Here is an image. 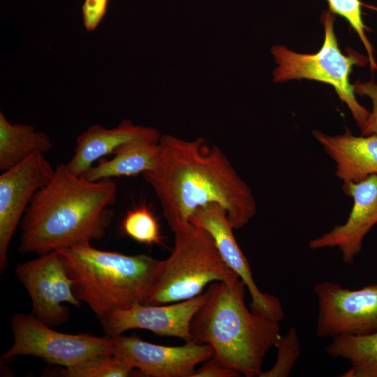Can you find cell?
I'll list each match as a JSON object with an SVG mask.
<instances>
[{"label":"cell","mask_w":377,"mask_h":377,"mask_svg":"<svg viewBox=\"0 0 377 377\" xmlns=\"http://www.w3.org/2000/svg\"><path fill=\"white\" fill-rule=\"evenodd\" d=\"M15 274L29 293L34 314L51 327L63 324L68 317V309L62 303L77 307L82 304L57 250L18 264Z\"/></svg>","instance_id":"9c48e42d"},{"label":"cell","mask_w":377,"mask_h":377,"mask_svg":"<svg viewBox=\"0 0 377 377\" xmlns=\"http://www.w3.org/2000/svg\"><path fill=\"white\" fill-rule=\"evenodd\" d=\"M52 147L50 137L34 126L11 124L0 112V170L4 172L34 154H44Z\"/></svg>","instance_id":"ac0fdd59"},{"label":"cell","mask_w":377,"mask_h":377,"mask_svg":"<svg viewBox=\"0 0 377 377\" xmlns=\"http://www.w3.org/2000/svg\"><path fill=\"white\" fill-rule=\"evenodd\" d=\"M54 172L43 154H34L0 175V271L7 266L8 246L35 193Z\"/></svg>","instance_id":"8fae6325"},{"label":"cell","mask_w":377,"mask_h":377,"mask_svg":"<svg viewBox=\"0 0 377 377\" xmlns=\"http://www.w3.org/2000/svg\"><path fill=\"white\" fill-rule=\"evenodd\" d=\"M174 247L161 266L146 305L174 303L196 297L215 281H230L239 276L223 260L212 236L191 223L171 230Z\"/></svg>","instance_id":"5b68a950"},{"label":"cell","mask_w":377,"mask_h":377,"mask_svg":"<svg viewBox=\"0 0 377 377\" xmlns=\"http://www.w3.org/2000/svg\"><path fill=\"white\" fill-rule=\"evenodd\" d=\"M189 221L212 236L225 263L248 289L251 297V309L279 322L283 320L284 311L279 300L261 292L254 282L249 263L235 239V229L226 209L219 204L209 203L198 208L190 216Z\"/></svg>","instance_id":"4fadbf2b"},{"label":"cell","mask_w":377,"mask_h":377,"mask_svg":"<svg viewBox=\"0 0 377 377\" xmlns=\"http://www.w3.org/2000/svg\"><path fill=\"white\" fill-rule=\"evenodd\" d=\"M159 146L155 166L143 177L171 230L189 222L198 208L213 202L226 209L235 230L255 216L257 205L251 188L219 147L202 138L185 140L170 135H161Z\"/></svg>","instance_id":"6da1fadb"},{"label":"cell","mask_w":377,"mask_h":377,"mask_svg":"<svg viewBox=\"0 0 377 377\" xmlns=\"http://www.w3.org/2000/svg\"><path fill=\"white\" fill-rule=\"evenodd\" d=\"M275 346L277 355L273 367L263 371L259 377H287L291 373L301 353L297 332L293 327L279 338Z\"/></svg>","instance_id":"7402d4cb"},{"label":"cell","mask_w":377,"mask_h":377,"mask_svg":"<svg viewBox=\"0 0 377 377\" xmlns=\"http://www.w3.org/2000/svg\"><path fill=\"white\" fill-rule=\"evenodd\" d=\"M353 86L355 94L369 96L373 104L367 122L361 129V134L362 135L377 134V84L374 81L365 82L357 81Z\"/></svg>","instance_id":"cb8c5ba5"},{"label":"cell","mask_w":377,"mask_h":377,"mask_svg":"<svg viewBox=\"0 0 377 377\" xmlns=\"http://www.w3.org/2000/svg\"><path fill=\"white\" fill-rule=\"evenodd\" d=\"M240 374L219 362L214 357L196 369L193 377H237Z\"/></svg>","instance_id":"484cf974"},{"label":"cell","mask_w":377,"mask_h":377,"mask_svg":"<svg viewBox=\"0 0 377 377\" xmlns=\"http://www.w3.org/2000/svg\"><path fill=\"white\" fill-rule=\"evenodd\" d=\"M313 135L335 163V175L343 184L377 175V134L355 136L346 128L337 135L317 130Z\"/></svg>","instance_id":"9a60e30c"},{"label":"cell","mask_w":377,"mask_h":377,"mask_svg":"<svg viewBox=\"0 0 377 377\" xmlns=\"http://www.w3.org/2000/svg\"><path fill=\"white\" fill-rule=\"evenodd\" d=\"M133 368L113 355H103L66 367L64 376L68 377H128Z\"/></svg>","instance_id":"ffe728a7"},{"label":"cell","mask_w":377,"mask_h":377,"mask_svg":"<svg viewBox=\"0 0 377 377\" xmlns=\"http://www.w3.org/2000/svg\"><path fill=\"white\" fill-rule=\"evenodd\" d=\"M57 250L75 297L100 320L116 310L146 305L161 266V260L149 256L100 250L90 242Z\"/></svg>","instance_id":"277c9868"},{"label":"cell","mask_w":377,"mask_h":377,"mask_svg":"<svg viewBox=\"0 0 377 377\" xmlns=\"http://www.w3.org/2000/svg\"><path fill=\"white\" fill-rule=\"evenodd\" d=\"M160 152L159 141L135 140L119 147L111 159H101L80 177L96 182L121 176H134L151 170Z\"/></svg>","instance_id":"e0dca14e"},{"label":"cell","mask_w":377,"mask_h":377,"mask_svg":"<svg viewBox=\"0 0 377 377\" xmlns=\"http://www.w3.org/2000/svg\"><path fill=\"white\" fill-rule=\"evenodd\" d=\"M207 297L206 290L193 298L174 303L161 305L136 304L116 310L100 321L108 337L120 335L130 330L141 329L158 336L174 337L190 342L191 321Z\"/></svg>","instance_id":"7c38bea8"},{"label":"cell","mask_w":377,"mask_h":377,"mask_svg":"<svg viewBox=\"0 0 377 377\" xmlns=\"http://www.w3.org/2000/svg\"><path fill=\"white\" fill-rule=\"evenodd\" d=\"M343 190L353 199L346 221L311 239L309 247L312 250L336 247L343 262L351 264L362 251L364 238L377 223V175L357 183L343 184Z\"/></svg>","instance_id":"5bb4252c"},{"label":"cell","mask_w":377,"mask_h":377,"mask_svg":"<svg viewBox=\"0 0 377 377\" xmlns=\"http://www.w3.org/2000/svg\"><path fill=\"white\" fill-rule=\"evenodd\" d=\"M10 327L13 343L2 355L3 359L31 355L50 364L68 367L94 357L112 355L110 337L59 332L34 313L15 314Z\"/></svg>","instance_id":"52a82bcc"},{"label":"cell","mask_w":377,"mask_h":377,"mask_svg":"<svg viewBox=\"0 0 377 377\" xmlns=\"http://www.w3.org/2000/svg\"><path fill=\"white\" fill-rule=\"evenodd\" d=\"M122 228L132 239L147 244H161L158 223L151 212L145 207L129 211L126 215Z\"/></svg>","instance_id":"44dd1931"},{"label":"cell","mask_w":377,"mask_h":377,"mask_svg":"<svg viewBox=\"0 0 377 377\" xmlns=\"http://www.w3.org/2000/svg\"><path fill=\"white\" fill-rule=\"evenodd\" d=\"M321 22L324 26L325 39L318 52L300 54L282 45L272 48L277 64L273 72V80L283 82L305 78L330 84L339 98L348 105L357 125L362 129L370 112L357 102L349 75L354 66L365 64L368 59L357 53L346 56L341 52L334 30V14L330 10L324 11Z\"/></svg>","instance_id":"8992f818"},{"label":"cell","mask_w":377,"mask_h":377,"mask_svg":"<svg viewBox=\"0 0 377 377\" xmlns=\"http://www.w3.org/2000/svg\"><path fill=\"white\" fill-rule=\"evenodd\" d=\"M117 188L112 179L90 182L64 164L31 199L20 222V254L42 255L102 239L114 212Z\"/></svg>","instance_id":"7a4b0ae2"},{"label":"cell","mask_w":377,"mask_h":377,"mask_svg":"<svg viewBox=\"0 0 377 377\" xmlns=\"http://www.w3.org/2000/svg\"><path fill=\"white\" fill-rule=\"evenodd\" d=\"M330 10L334 14L342 16L348 20L350 26L358 34L367 53L368 60L372 71L377 69L374 57L373 48L367 38L365 29H367L362 17V3L360 0H327Z\"/></svg>","instance_id":"603a6c76"},{"label":"cell","mask_w":377,"mask_h":377,"mask_svg":"<svg viewBox=\"0 0 377 377\" xmlns=\"http://www.w3.org/2000/svg\"><path fill=\"white\" fill-rule=\"evenodd\" d=\"M245 288L240 278L209 284L207 300L191 321L190 342L209 344L219 362L256 377L281 337V327L280 322L246 306Z\"/></svg>","instance_id":"3957f363"},{"label":"cell","mask_w":377,"mask_h":377,"mask_svg":"<svg viewBox=\"0 0 377 377\" xmlns=\"http://www.w3.org/2000/svg\"><path fill=\"white\" fill-rule=\"evenodd\" d=\"M325 350L332 357L349 362L350 367L341 377H377V332L335 337Z\"/></svg>","instance_id":"d6986e66"},{"label":"cell","mask_w":377,"mask_h":377,"mask_svg":"<svg viewBox=\"0 0 377 377\" xmlns=\"http://www.w3.org/2000/svg\"><path fill=\"white\" fill-rule=\"evenodd\" d=\"M316 334L319 338L377 332V284L351 290L331 281L316 283Z\"/></svg>","instance_id":"ba28073f"},{"label":"cell","mask_w":377,"mask_h":377,"mask_svg":"<svg viewBox=\"0 0 377 377\" xmlns=\"http://www.w3.org/2000/svg\"><path fill=\"white\" fill-rule=\"evenodd\" d=\"M112 355L147 376L193 377L197 366L214 355L207 343L185 342L179 346L149 343L135 337H110Z\"/></svg>","instance_id":"30bf717a"},{"label":"cell","mask_w":377,"mask_h":377,"mask_svg":"<svg viewBox=\"0 0 377 377\" xmlns=\"http://www.w3.org/2000/svg\"><path fill=\"white\" fill-rule=\"evenodd\" d=\"M160 133L154 128L123 120L117 127L107 128L96 124L77 136L71 160L66 164L73 174L80 176L103 156L112 154L121 145L135 140L159 141Z\"/></svg>","instance_id":"2e32d148"},{"label":"cell","mask_w":377,"mask_h":377,"mask_svg":"<svg viewBox=\"0 0 377 377\" xmlns=\"http://www.w3.org/2000/svg\"><path fill=\"white\" fill-rule=\"evenodd\" d=\"M108 0H84L82 6L83 24L87 31H94L104 17Z\"/></svg>","instance_id":"d4e9b609"}]
</instances>
